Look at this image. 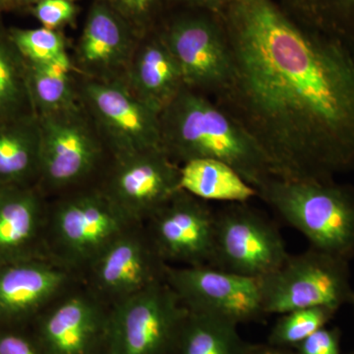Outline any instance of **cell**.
Returning <instances> with one entry per match:
<instances>
[{"mask_svg":"<svg viewBox=\"0 0 354 354\" xmlns=\"http://www.w3.org/2000/svg\"><path fill=\"white\" fill-rule=\"evenodd\" d=\"M232 73L214 101L245 128L274 176L334 180L354 171V57L276 0H225Z\"/></svg>","mask_w":354,"mask_h":354,"instance_id":"obj_1","label":"cell"},{"mask_svg":"<svg viewBox=\"0 0 354 354\" xmlns=\"http://www.w3.org/2000/svg\"><path fill=\"white\" fill-rule=\"evenodd\" d=\"M162 148L179 165L215 160L234 169L256 190L274 177L255 139L212 97L184 87L160 113Z\"/></svg>","mask_w":354,"mask_h":354,"instance_id":"obj_2","label":"cell"},{"mask_svg":"<svg viewBox=\"0 0 354 354\" xmlns=\"http://www.w3.org/2000/svg\"><path fill=\"white\" fill-rule=\"evenodd\" d=\"M258 197L298 230L310 247L342 259L354 256V188L334 180L272 177Z\"/></svg>","mask_w":354,"mask_h":354,"instance_id":"obj_3","label":"cell"},{"mask_svg":"<svg viewBox=\"0 0 354 354\" xmlns=\"http://www.w3.org/2000/svg\"><path fill=\"white\" fill-rule=\"evenodd\" d=\"M133 223L97 185L62 193L48 206L46 249L82 278L90 266Z\"/></svg>","mask_w":354,"mask_h":354,"instance_id":"obj_4","label":"cell"},{"mask_svg":"<svg viewBox=\"0 0 354 354\" xmlns=\"http://www.w3.org/2000/svg\"><path fill=\"white\" fill-rule=\"evenodd\" d=\"M39 189L60 195L88 186L102 171L109 153L82 102L68 111L39 116Z\"/></svg>","mask_w":354,"mask_h":354,"instance_id":"obj_5","label":"cell"},{"mask_svg":"<svg viewBox=\"0 0 354 354\" xmlns=\"http://www.w3.org/2000/svg\"><path fill=\"white\" fill-rule=\"evenodd\" d=\"M348 262L312 247L288 255L278 269L260 278L266 315L312 307L339 310L351 304L354 291Z\"/></svg>","mask_w":354,"mask_h":354,"instance_id":"obj_6","label":"cell"},{"mask_svg":"<svg viewBox=\"0 0 354 354\" xmlns=\"http://www.w3.org/2000/svg\"><path fill=\"white\" fill-rule=\"evenodd\" d=\"M188 315L167 281L109 307L104 354H172Z\"/></svg>","mask_w":354,"mask_h":354,"instance_id":"obj_7","label":"cell"},{"mask_svg":"<svg viewBox=\"0 0 354 354\" xmlns=\"http://www.w3.org/2000/svg\"><path fill=\"white\" fill-rule=\"evenodd\" d=\"M158 31L176 58L185 87L215 99L227 87L232 57L218 14L179 9L165 14Z\"/></svg>","mask_w":354,"mask_h":354,"instance_id":"obj_8","label":"cell"},{"mask_svg":"<svg viewBox=\"0 0 354 354\" xmlns=\"http://www.w3.org/2000/svg\"><path fill=\"white\" fill-rule=\"evenodd\" d=\"M78 94L111 158L162 149L160 111L138 99L122 80L85 77Z\"/></svg>","mask_w":354,"mask_h":354,"instance_id":"obj_9","label":"cell"},{"mask_svg":"<svg viewBox=\"0 0 354 354\" xmlns=\"http://www.w3.org/2000/svg\"><path fill=\"white\" fill-rule=\"evenodd\" d=\"M288 255L278 228L248 203L227 204L216 212L211 267L260 279L278 269Z\"/></svg>","mask_w":354,"mask_h":354,"instance_id":"obj_10","label":"cell"},{"mask_svg":"<svg viewBox=\"0 0 354 354\" xmlns=\"http://www.w3.org/2000/svg\"><path fill=\"white\" fill-rule=\"evenodd\" d=\"M165 281L192 313L236 324L265 316L260 279L239 276L211 266H167Z\"/></svg>","mask_w":354,"mask_h":354,"instance_id":"obj_11","label":"cell"},{"mask_svg":"<svg viewBox=\"0 0 354 354\" xmlns=\"http://www.w3.org/2000/svg\"><path fill=\"white\" fill-rule=\"evenodd\" d=\"M100 188L135 223H144L181 190L180 165L162 149L113 158Z\"/></svg>","mask_w":354,"mask_h":354,"instance_id":"obj_12","label":"cell"},{"mask_svg":"<svg viewBox=\"0 0 354 354\" xmlns=\"http://www.w3.org/2000/svg\"><path fill=\"white\" fill-rule=\"evenodd\" d=\"M167 266L144 223H136L97 257L81 281L111 307L165 279Z\"/></svg>","mask_w":354,"mask_h":354,"instance_id":"obj_13","label":"cell"},{"mask_svg":"<svg viewBox=\"0 0 354 354\" xmlns=\"http://www.w3.org/2000/svg\"><path fill=\"white\" fill-rule=\"evenodd\" d=\"M216 212L181 189L144 223L156 250L169 266H211Z\"/></svg>","mask_w":354,"mask_h":354,"instance_id":"obj_14","label":"cell"},{"mask_svg":"<svg viewBox=\"0 0 354 354\" xmlns=\"http://www.w3.org/2000/svg\"><path fill=\"white\" fill-rule=\"evenodd\" d=\"M109 307L82 281L35 318L44 354H104Z\"/></svg>","mask_w":354,"mask_h":354,"instance_id":"obj_15","label":"cell"},{"mask_svg":"<svg viewBox=\"0 0 354 354\" xmlns=\"http://www.w3.org/2000/svg\"><path fill=\"white\" fill-rule=\"evenodd\" d=\"M80 281L50 256L0 266V326L36 318Z\"/></svg>","mask_w":354,"mask_h":354,"instance_id":"obj_16","label":"cell"},{"mask_svg":"<svg viewBox=\"0 0 354 354\" xmlns=\"http://www.w3.org/2000/svg\"><path fill=\"white\" fill-rule=\"evenodd\" d=\"M139 37L106 0L95 2L76 50V64L87 78L123 80Z\"/></svg>","mask_w":354,"mask_h":354,"instance_id":"obj_17","label":"cell"},{"mask_svg":"<svg viewBox=\"0 0 354 354\" xmlns=\"http://www.w3.org/2000/svg\"><path fill=\"white\" fill-rule=\"evenodd\" d=\"M48 206L38 186H0V266L48 256Z\"/></svg>","mask_w":354,"mask_h":354,"instance_id":"obj_18","label":"cell"},{"mask_svg":"<svg viewBox=\"0 0 354 354\" xmlns=\"http://www.w3.org/2000/svg\"><path fill=\"white\" fill-rule=\"evenodd\" d=\"M122 81L138 99L160 113L185 87L158 27L139 39Z\"/></svg>","mask_w":354,"mask_h":354,"instance_id":"obj_19","label":"cell"},{"mask_svg":"<svg viewBox=\"0 0 354 354\" xmlns=\"http://www.w3.org/2000/svg\"><path fill=\"white\" fill-rule=\"evenodd\" d=\"M41 133L36 113L0 120V186H37Z\"/></svg>","mask_w":354,"mask_h":354,"instance_id":"obj_20","label":"cell"},{"mask_svg":"<svg viewBox=\"0 0 354 354\" xmlns=\"http://www.w3.org/2000/svg\"><path fill=\"white\" fill-rule=\"evenodd\" d=\"M180 188L203 201L249 203L258 192L234 169L215 160H193L180 165Z\"/></svg>","mask_w":354,"mask_h":354,"instance_id":"obj_21","label":"cell"},{"mask_svg":"<svg viewBox=\"0 0 354 354\" xmlns=\"http://www.w3.org/2000/svg\"><path fill=\"white\" fill-rule=\"evenodd\" d=\"M300 24L344 46L354 57V0H276Z\"/></svg>","mask_w":354,"mask_h":354,"instance_id":"obj_22","label":"cell"},{"mask_svg":"<svg viewBox=\"0 0 354 354\" xmlns=\"http://www.w3.org/2000/svg\"><path fill=\"white\" fill-rule=\"evenodd\" d=\"M236 324L188 311L172 354H245Z\"/></svg>","mask_w":354,"mask_h":354,"instance_id":"obj_23","label":"cell"},{"mask_svg":"<svg viewBox=\"0 0 354 354\" xmlns=\"http://www.w3.org/2000/svg\"><path fill=\"white\" fill-rule=\"evenodd\" d=\"M28 86L32 109L39 116L62 113L80 104L74 67L59 64L28 62Z\"/></svg>","mask_w":354,"mask_h":354,"instance_id":"obj_24","label":"cell"},{"mask_svg":"<svg viewBox=\"0 0 354 354\" xmlns=\"http://www.w3.org/2000/svg\"><path fill=\"white\" fill-rule=\"evenodd\" d=\"M35 113L28 86L27 62L0 28V120Z\"/></svg>","mask_w":354,"mask_h":354,"instance_id":"obj_25","label":"cell"},{"mask_svg":"<svg viewBox=\"0 0 354 354\" xmlns=\"http://www.w3.org/2000/svg\"><path fill=\"white\" fill-rule=\"evenodd\" d=\"M9 39L26 62L35 64H59L74 67L66 50L64 35L43 26L35 29L11 28Z\"/></svg>","mask_w":354,"mask_h":354,"instance_id":"obj_26","label":"cell"},{"mask_svg":"<svg viewBox=\"0 0 354 354\" xmlns=\"http://www.w3.org/2000/svg\"><path fill=\"white\" fill-rule=\"evenodd\" d=\"M337 312L329 307H312L281 314L272 328L268 344L277 348H295L310 335L325 327Z\"/></svg>","mask_w":354,"mask_h":354,"instance_id":"obj_27","label":"cell"},{"mask_svg":"<svg viewBox=\"0 0 354 354\" xmlns=\"http://www.w3.org/2000/svg\"><path fill=\"white\" fill-rule=\"evenodd\" d=\"M139 37L157 29L165 16L167 0H106Z\"/></svg>","mask_w":354,"mask_h":354,"instance_id":"obj_28","label":"cell"},{"mask_svg":"<svg viewBox=\"0 0 354 354\" xmlns=\"http://www.w3.org/2000/svg\"><path fill=\"white\" fill-rule=\"evenodd\" d=\"M30 8L41 26L51 30L69 24L77 13L74 0H39Z\"/></svg>","mask_w":354,"mask_h":354,"instance_id":"obj_29","label":"cell"},{"mask_svg":"<svg viewBox=\"0 0 354 354\" xmlns=\"http://www.w3.org/2000/svg\"><path fill=\"white\" fill-rule=\"evenodd\" d=\"M295 351L297 354H342L341 333L325 326L297 344Z\"/></svg>","mask_w":354,"mask_h":354,"instance_id":"obj_30","label":"cell"},{"mask_svg":"<svg viewBox=\"0 0 354 354\" xmlns=\"http://www.w3.org/2000/svg\"><path fill=\"white\" fill-rule=\"evenodd\" d=\"M0 354H44L36 337L15 330L0 332Z\"/></svg>","mask_w":354,"mask_h":354,"instance_id":"obj_31","label":"cell"},{"mask_svg":"<svg viewBox=\"0 0 354 354\" xmlns=\"http://www.w3.org/2000/svg\"><path fill=\"white\" fill-rule=\"evenodd\" d=\"M225 0H167V8L171 10L188 9V10L209 11L218 14Z\"/></svg>","mask_w":354,"mask_h":354,"instance_id":"obj_32","label":"cell"},{"mask_svg":"<svg viewBox=\"0 0 354 354\" xmlns=\"http://www.w3.org/2000/svg\"><path fill=\"white\" fill-rule=\"evenodd\" d=\"M245 354H297L290 348H277L271 344H250L247 346Z\"/></svg>","mask_w":354,"mask_h":354,"instance_id":"obj_33","label":"cell"},{"mask_svg":"<svg viewBox=\"0 0 354 354\" xmlns=\"http://www.w3.org/2000/svg\"><path fill=\"white\" fill-rule=\"evenodd\" d=\"M12 7H31L39 0H11Z\"/></svg>","mask_w":354,"mask_h":354,"instance_id":"obj_34","label":"cell"},{"mask_svg":"<svg viewBox=\"0 0 354 354\" xmlns=\"http://www.w3.org/2000/svg\"><path fill=\"white\" fill-rule=\"evenodd\" d=\"M12 7V1L11 0H0V13L2 11L6 10V9L11 8Z\"/></svg>","mask_w":354,"mask_h":354,"instance_id":"obj_35","label":"cell"},{"mask_svg":"<svg viewBox=\"0 0 354 354\" xmlns=\"http://www.w3.org/2000/svg\"><path fill=\"white\" fill-rule=\"evenodd\" d=\"M351 304H353L354 307V292L353 295V297H351Z\"/></svg>","mask_w":354,"mask_h":354,"instance_id":"obj_36","label":"cell"},{"mask_svg":"<svg viewBox=\"0 0 354 354\" xmlns=\"http://www.w3.org/2000/svg\"><path fill=\"white\" fill-rule=\"evenodd\" d=\"M351 354H354V353H351Z\"/></svg>","mask_w":354,"mask_h":354,"instance_id":"obj_37","label":"cell"},{"mask_svg":"<svg viewBox=\"0 0 354 354\" xmlns=\"http://www.w3.org/2000/svg\"></svg>","mask_w":354,"mask_h":354,"instance_id":"obj_38","label":"cell"}]
</instances>
